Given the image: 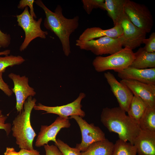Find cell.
I'll list each match as a JSON object with an SVG mask.
<instances>
[{
	"label": "cell",
	"mask_w": 155,
	"mask_h": 155,
	"mask_svg": "<svg viewBox=\"0 0 155 155\" xmlns=\"http://www.w3.org/2000/svg\"><path fill=\"white\" fill-rule=\"evenodd\" d=\"M35 2L44 12L46 16L44 24V27L57 36L61 42L64 55L68 56L71 52L70 36L78 27L79 16L67 18L63 15L61 5H58L53 12L49 9L42 1L36 0Z\"/></svg>",
	"instance_id": "cell-1"
},
{
	"label": "cell",
	"mask_w": 155,
	"mask_h": 155,
	"mask_svg": "<svg viewBox=\"0 0 155 155\" xmlns=\"http://www.w3.org/2000/svg\"><path fill=\"white\" fill-rule=\"evenodd\" d=\"M100 121L109 131L117 134L119 139L133 145L140 131L138 124L119 106L103 108Z\"/></svg>",
	"instance_id": "cell-2"
},
{
	"label": "cell",
	"mask_w": 155,
	"mask_h": 155,
	"mask_svg": "<svg viewBox=\"0 0 155 155\" xmlns=\"http://www.w3.org/2000/svg\"><path fill=\"white\" fill-rule=\"evenodd\" d=\"M36 101L35 98L29 97L24 103L22 111L13 121L12 135L20 149H34L33 142L36 134L31 125L30 117Z\"/></svg>",
	"instance_id": "cell-3"
},
{
	"label": "cell",
	"mask_w": 155,
	"mask_h": 155,
	"mask_svg": "<svg viewBox=\"0 0 155 155\" xmlns=\"http://www.w3.org/2000/svg\"><path fill=\"white\" fill-rule=\"evenodd\" d=\"M134 59L133 50L124 47L108 56L96 57L93 61L92 65L98 72L113 70L117 72L130 66Z\"/></svg>",
	"instance_id": "cell-4"
},
{
	"label": "cell",
	"mask_w": 155,
	"mask_h": 155,
	"mask_svg": "<svg viewBox=\"0 0 155 155\" xmlns=\"http://www.w3.org/2000/svg\"><path fill=\"white\" fill-rule=\"evenodd\" d=\"M121 36L114 38L105 36L88 41L77 39L75 45L81 49L90 51L97 55H111L123 48Z\"/></svg>",
	"instance_id": "cell-5"
},
{
	"label": "cell",
	"mask_w": 155,
	"mask_h": 155,
	"mask_svg": "<svg viewBox=\"0 0 155 155\" xmlns=\"http://www.w3.org/2000/svg\"><path fill=\"white\" fill-rule=\"evenodd\" d=\"M18 25L21 27L25 33V38L20 48V50H24L34 39L40 37L45 39L48 34L46 31L42 30L41 28L42 19L35 20L29 11L28 6L20 14L16 16Z\"/></svg>",
	"instance_id": "cell-6"
},
{
	"label": "cell",
	"mask_w": 155,
	"mask_h": 155,
	"mask_svg": "<svg viewBox=\"0 0 155 155\" xmlns=\"http://www.w3.org/2000/svg\"><path fill=\"white\" fill-rule=\"evenodd\" d=\"M124 11L130 21L146 33L152 28L154 21L148 8L145 5L130 0H126Z\"/></svg>",
	"instance_id": "cell-7"
},
{
	"label": "cell",
	"mask_w": 155,
	"mask_h": 155,
	"mask_svg": "<svg viewBox=\"0 0 155 155\" xmlns=\"http://www.w3.org/2000/svg\"><path fill=\"white\" fill-rule=\"evenodd\" d=\"M69 118L75 121L80 130L82 141L80 143L76 144L75 147L80 151L84 152L93 143L106 138L104 133L94 123L89 124L82 117L77 115L71 116Z\"/></svg>",
	"instance_id": "cell-8"
},
{
	"label": "cell",
	"mask_w": 155,
	"mask_h": 155,
	"mask_svg": "<svg viewBox=\"0 0 155 155\" xmlns=\"http://www.w3.org/2000/svg\"><path fill=\"white\" fill-rule=\"evenodd\" d=\"M86 94L84 93H80L78 97L73 101L66 105L55 106H48L40 103L36 104L33 108L36 110L45 111V113H52L64 118H68L69 116L77 115L84 117L85 116L84 111L81 109L82 106L81 102L85 98Z\"/></svg>",
	"instance_id": "cell-9"
},
{
	"label": "cell",
	"mask_w": 155,
	"mask_h": 155,
	"mask_svg": "<svg viewBox=\"0 0 155 155\" xmlns=\"http://www.w3.org/2000/svg\"><path fill=\"white\" fill-rule=\"evenodd\" d=\"M8 77L13 81L14 87L11 90L15 94L16 99V108L18 112L23 110L24 103L30 96H34L36 94L34 88L28 84V78L25 75L22 76L13 73H9Z\"/></svg>",
	"instance_id": "cell-10"
},
{
	"label": "cell",
	"mask_w": 155,
	"mask_h": 155,
	"mask_svg": "<svg viewBox=\"0 0 155 155\" xmlns=\"http://www.w3.org/2000/svg\"><path fill=\"white\" fill-rule=\"evenodd\" d=\"M121 24L123 32L121 36L123 46L132 50L140 46L146 38L147 33L133 24L125 13Z\"/></svg>",
	"instance_id": "cell-11"
},
{
	"label": "cell",
	"mask_w": 155,
	"mask_h": 155,
	"mask_svg": "<svg viewBox=\"0 0 155 155\" xmlns=\"http://www.w3.org/2000/svg\"><path fill=\"white\" fill-rule=\"evenodd\" d=\"M69 118L57 117L49 125H42L36 138L35 146L39 147L48 144L50 141L56 142L57 135L63 128H68L71 126Z\"/></svg>",
	"instance_id": "cell-12"
},
{
	"label": "cell",
	"mask_w": 155,
	"mask_h": 155,
	"mask_svg": "<svg viewBox=\"0 0 155 155\" xmlns=\"http://www.w3.org/2000/svg\"><path fill=\"white\" fill-rule=\"evenodd\" d=\"M104 75L111 91L117 99L119 107L127 112L134 95L133 93L125 85L118 82L110 72L104 73Z\"/></svg>",
	"instance_id": "cell-13"
},
{
	"label": "cell",
	"mask_w": 155,
	"mask_h": 155,
	"mask_svg": "<svg viewBox=\"0 0 155 155\" xmlns=\"http://www.w3.org/2000/svg\"><path fill=\"white\" fill-rule=\"evenodd\" d=\"M133 95L140 98L148 107H155V84H147L130 80H121Z\"/></svg>",
	"instance_id": "cell-14"
},
{
	"label": "cell",
	"mask_w": 155,
	"mask_h": 155,
	"mask_svg": "<svg viewBox=\"0 0 155 155\" xmlns=\"http://www.w3.org/2000/svg\"><path fill=\"white\" fill-rule=\"evenodd\" d=\"M117 72L118 76L122 80L155 84V68L139 69L129 66Z\"/></svg>",
	"instance_id": "cell-15"
},
{
	"label": "cell",
	"mask_w": 155,
	"mask_h": 155,
	"mask_svg": "<svg viewBox=\"0 0 155 155\" xmlns=\"http://www.w3.org/2000/svg\"><path fill=\"white\" fill-rule=\"evenodd\" d=\"M133 145L138 155H155V132L140 130Z\"/></svg>",
	"instance_id": "cell-16"
},
{
	"label": "cell",
	"mask_w": 155,
	"mask_h": 155,
	"mask_svg": "<svg viewBox=\"0 0 155 155\" xmlns=\"http://www.w3.org/2000/svg\"><path fill=\"white\" fill-rule=\"evenodd\" d=\"M123 30L121 24H118L109 29L103 30L98 27L88 28L79 36L78 39L82 41H88L96 38L107 36L116 38L123 35Z\"/></svg>",
	"instance_id": "cell-17"
},
{
	"label": "cell",
	"mask_w": 155,
	"mask_h": 155,
	"mask_svg": "<svg viewBox=\"0 0 155 155\" xmlns=\"http://www.w3.org/2000/svg\"><path fill=\"white\" fill-rule=\"evenodd\" d=\"M126 0H105L103 5L104 10L113 21L115 25L121 24L125 14L124 7Z\"/></svg>",
	"instance_id": "cell-18"
},
{
	"label": "cell",
	"mask_w": 155,
	"mask_h": 155,
	"mask_svg": "<svg viewBox=\"0 0 155 155\" xmlns=\"http://www.w3.org/2000/svg\"><path fill=\"white\" fill-rule=\"evenodd\" d=\"M134 55V59L130 67L139 69L155 68V52L149 53L140 47Z\"/></svg>",
	"instance_id": "cell-19"
},
{
	"label": "cell",
	"mask_w": 155,
	"mask_h": 155,
	"mask_svg": "<svg viewBox=\"0 0 155 155\" xmlns=\"http://www.w3.org/2000/svg\"><path fill=\"white\" fill-rule=\"evenodd\" d=\"M114 144L108 139L95 142L90 144L82 155H112Z\"/></svg>",
	"instance_id": "cell-20"
},
{
	"label": "cell",
	"mask_w": 155,
	"mask_h": 155,
	"mask_svg": "<svg viewBox=\"0 0 155 155\" xmlns=\"http://www.w3.org/2000/svg\"><path fill=\"white\" fill-rule=\"evenodd\" d=\"M147 107L140 98L134 95L127 112L128 115L138 124Z\"/></svg>",
	"instance_id": "cell-21"
},
{
	"label": "cell",
	"mask_w": 155,
	"mask_h": 155,
	"mask_svg": "<svg viewBox=\"0 0 155 155\" xmlns=\"http://www.w3.org/2000/svg\"><path fill=\"white\" fill-rule=\"evenodd\" d=\"M141 130L155 132V107H147L138 123Z\"/></svg>",
	"instance_id": "cell-22"
},
{
	"label": "cell",
	"mask_w": 155,
	"mask_h": 155,
	"mask_svg": "<svg viewBox=\"0 0 155 155\" xmlns=\"http://www.w3.org/2000/svg\"><path fill=\"white\" fill-rule=\"evenodd\" d=\"M136 150L133 145L118 139L114 144L112 155H136Z\"/></svg>",
	"instance_id": "cell-23"
},
{
	"label": "cell",
	"mask_w": 155,
	"mask_h": 155,
	"mask_svg": "<svg viewBox=\"0 0 155 155\" xmlns=\"http://www.w3.org/2000/svg\"><path fill=\"white\" fill-rule=\"evenodd\" d=\"M25 59L22 56L13 55L0 57V73H3L9 67L19 65L22 63Z\"/></svg>",
	"instance_id": "cell-24"
},
{
	"label": "cell",
	"mask_w": 155,
	"mask_h": 155,
	"mask_svg": "<svg viewBox=\"0 0 155 155\" xmlns=\"http://www.w3.org/2000/svg\"><path fill=\"white\" fill-rule=\"evenodd\" d=\"M55 145L57 147L63 155H82L81 152L77 149L70 147L59 139L57 140Z\"/></svg>",
	"instance_id": "cell-25"
},
{
	"label": "cell",
	"mask_w": 155,
	"mask_h": 155,
	"mask_svg": "<svg viewBox=\"0 0 155 155\" xmlns=\"http://www.w3.org/2000/svg\"><path fill=\"white\" fill-rule=\"evenodd\" d=\"M105 0H82L83 7L88 14L91 13L94 9L100 8L103 10V5Z\"/></svg>",
	"instance_id": "cell-26"
},
{
	"label": "cell",
	"mask_w": 155,
	"mask_h": 155,
	"mask_svg": "<svg viewBox=\"0 0 155 155\" xmlns=\"http://www.w3.org/2000/svg\"><path fill=\"white\" fill-rule=\"evenodd\" d=\"M145 44L144 49L149 53L155 52V33L152 32L148 38H145L143 41L142 44Z\"/></svg>",
	"instance_id": "cell-27"
},
{
	"label": "cell",
	"mask_w": 155,
	"mask_h": 155,
	"mask_svg": "<svg viewBox=\"0 0 155 155\" xmlns=\"http://www.w3.org/2000/svg\"><path fill=\"white\" fill-rule=\"evenodd\" d=\"M35 1L34 0H21L19 2L18 7L19 9H23L27 6L30 8V14L34 18H36L34 11L33 5Z\"/></svg>",
	"instance_id": "cell-28"
},
{
	"label": "cell",
	"mask_w": 155,
	"mask_h": 155,
	"mask_svg": "<svg viewBox=\"0 0 155 155\" xmlns=\"http://www.w3.org/2000/svg\"><path fill=\"white\" fill-rule=\"evenodd\" d=\"M7 116L4 115L0 109V129L4 130L7 135H8L11 131V125L10 123H5Z\"/></svg>",
	"instance_id": "cell-29"
},
{
	"label": "cell",
	"mask_w": 155,
	"mask_h": 155,
	"mask_svg": "<svg viewBox=\"0 0 155 155\" xmlns=\"http://www.w3.org/2000/svg\"><path fill=\"white\" fill-rule=\"evenodd\" d=\"M45 155H63L62 153L55 145H44Z\"/></svg>",
	"instance_id": "cell-30"
},
{
	"label": "cell",
	"mask_w": 155,
	"mask_h": 155,
	"mask_svg": "<svg viewBox=\"0 0 155 155\" xmlns=\"http://www.w3.org/2000/svg\"><path fill=\"white\" fill-rule=\"evenodd\" d=\"M11 37L9 34H5L0 30V48H5L9 45Z\"/></svg>",
	"instance_id": "cell-31"
},
{
	"label": "cell",
	"mask_w": 155,
	"mask_h": 155,
	"mask_svg": "<svg viewBox=\"0 0 155 155\" xmlns=\"http://www.w3.org/2000/svg\"><path fill=\"white\" fill-rule=\"evenodd\" d=\"M2 73H0V89L2 90L7 96H12L13 92L9 86L4 81L2 78Z\"/></svg>",
	"instance_id": "cell-32"
},
{
	"label": "cell",
	"mask_w": 155,
	"mask_h": 155,
	"mask_svg": "<svg viewBox=\"0 0 155 155\" xmlns=\"http://www.w3.org/2000/svg\"><path fill=\"white\" fill-rule=\"evenodd\" d=\"M19 152L20 155H40L39 151L34 149H21Z\"/></svg>",
	"instance_id": "cell-33"
},
{
	"label": "cell",
	"mask_w": 155,
	"mask_h": 155,
	"mask_svg": "<svg viewBox=\"0 0 155 155\" xmlns=\"http://www.w3.org/2000/svg\"><path fill=\"white\" fill-rule=\"evenodd\" d=\"M4 155H20L19 153L16 151L13 148L7 147L4 153Z\"/></svg>",
	"instance_id": "cell-34"
},
{
	"label": "cell",
	"mask_w": 155,
	"mask_h": 155,
	"mask_svg": "<svg viewBox=\"0 0 155 155\" xmlns=\"http://www.w3.org/2000/svg\"><path fill=\"white\" fill-rule=\"evenodd\" d=\"M10 53V50H6L4 51L0 52V55H7Z\"/></svg>",
	"instance_id": "cell-35"
}]
</instances>
